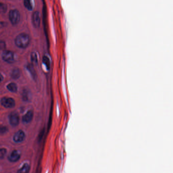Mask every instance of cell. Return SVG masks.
<instances>
[{"label":"cell","instance_id":"cell-17","mask_svg":"<svg viewBox=\"0 0 173 173\" xmlns=\"http://www.w3.org/2000/svg\"><path fill=\"white\" fill-rule=\"evenodd\" d=\"M8 131L7 127L5 126L0 125V135H4Z\"/></svg>","mask_w":173,"mask_h":173},{"label":"cell","instance_id":"cell-19","mask_svg":"<svg viewBox=\"0 0 173 173\" xmlns=\"http://www.w3.org/2000/svg\"><path fill=\"white\" fill-rule=\"evenodd\" d=\"M7 153V150L5 148L0 149V159H2L5 156Z\"/></svg>","mask_w":173,"mask_h":173},{"label":"cell","instance_id":"cell-21","mask_svg":"<svg viewBox=\"0 0 173 173\" xmlns=\"http://www.w3.org/2000/svg\"><path fill=\"white\" fill-rule=\"evenodd\" d=\"M6 43L4 41H0V50H4L6 48Z\"/></svg>","mask_w":173,"mask_h":173},{"label":"cell","instance_id":"cell-9","mask_svg":"<svg viewBox=\"0 0 173 173\" xmlns=\"http://www.w3.org/2000/svg\"><path fill=\"white\" fill-rule=\"evenodd\" d=\"M34 113L32 110L27 111V112L22 117V121L24 123L27 124L30 123L33 119Z\"/></svg>","mask_w":173,"mask_h":173},{"label":"cell","instance_id":"cell-3","mask_svg":"<svg viewBox=\"0 0 173 173\" xmlns=\"http://www.w3.org/2000/svg\"><path fill=\"white\" fill-rule=\"evenodd\" d=\"M1 104L6 108H12L15 106V102L11 98L3 97L1 100Z\"/></svg>","mask_w":173,"mask_h":173},{"label":"cell","instance_id":"cell-13","mask_svg":"<svg viewBox=\"0 0 173 173\" xmlns=\"http://www.w3.org/2000/svg\"><path fill=\"white\" fill-rule=\"evenodd\" d=\"M30 93L29 92V91L25 90L22 93V97L25 101H27V100H29V98L30 97Z\"/></svg>","mask_w":173,"mask_h":173},{"label":"cell","instance_id":"cell-22","mask_svg":"<svg viewBox=\"0 0 173 173\" xmlns=\"http://www.w3.org/2000/svg\"><path fill=\"white\" fill-rule=\"evenodd\" d=\"M3 79H4V77L3 75H2L1 74H0V83L3 81Z\"/></svg>","mask_w":173,"mask_h":173},{"label":"cell","instance_id":"cell-15","mask_svg":"<svg viewBox=\"0 0 173 173\" xmlns=\"http://www.w3.org/2000/svg\"><path fill=\"white\" fill-rule=\"evenodd\" d=\"M7 10V6L6 4L3 3H0V13H4Z\"/></svg>","mask_w":173,"mask_h":173},{"label":"cell","instance_id":"cell-20","mask_svg":"<svg viewBox=\"0 0 173 173\" xmlns=\"http://www.w3.org/2000/svg\"><path fill=\"white\" fill-rule=\"evenodd\" d=\"M44 64L46 65L47 69H49L50 68V62H49V59L47 56H44L43 58Z\"/></svg>","mask_w":173,"mask_h":173},{"label":"cell","instance_id":"cell-5","mask_svg":"<svg viewBox=\"0 0 173 173\" xmlns=\"http://www.w3.org/2000/svg\"><path fill=\"white\" fill-rule=\"evenodd\" d=\"M9 123L12 127H16L19 123V117L18 113L12 112L9 116Z\"/></svg>","mask_w":173,"mask_h":173},{"label":"cell","instance_id":"cell-4","mask_svg":"<svg viewBox=\"0 0 173 173\" xmlns=\"http://www.w3.org/2000/svg\"><path fill=\"white\" fill-rule=\"evenodd\" d=\"M2 58L3 61L8 63H13L14 61V54L11 51H4L2 54Z\"/></svg>","mask_w":173,"mask_h":173},{"label":"cell","instance_id":"cell-16","mask_svg":"<svg viewBox=\"0 0 173 173\" xmlns=\"http://www.w3.org/2000/svg\"><path fill=\"white\" fill-rule=\"evenodd\" d=\"M27 69L28 71L30 73V74L32 75V76L35 77V75H36V73H35V70H34V68L32 65H27Z\"/></svg>","mask_w":173,"mask_h":173},{"label":"cell","instance_id":"cell-18","mask_svg":"<svg viewBox=\"0 0 173 173\" xmlns=\"http://www.w3.org/2000/svg\"><path fill=\"white\" fill-rule=\"evenodd\" d=\"M31 60H32V62L34 63V64H37V55L35 53V52H33L32 55H31Z\"/></svg>","mask_w":173,"mask_h":173},{"label":"cell","instance_id":"cell-7","mask_svg":"<svg viewBox=\"0 0 173 173\" xmlns=\"http://www.w3.org/2000/svg\"><path fill=\"white\" fill-rule=\"evenodd\" d=\"M20 159V153L18 150H13L12 151L11 153H10L8 157V159L11 162H18Z\"/></svg>","mask_w":173,"mask_h":173},{"label":"cell","instance_id":"cell-12","mask_svg":"<svg viewBox=\"0 0 173 173\" xmlns=\"http://www.w3.org/2000/svg\"><path fill=\"white\" fill-rule=\"evenodd\" d=\"M8 90L12 92H16L18 91V86L14 83H10L7 86Z\"/></svg>","mask_w":173,"mask_h":173},{"label":"cell","instance_id":"cell-1","mask_svg":"<svg viewBox=\"0 0 173 173\" xmlns=\"http://www.w3.org/2000/svg\"><path fill=\"white\" fill-rule=\"evenodd\" d=\"M30 39L29 35L26 33H21L16 37L15 43L20 48H26L29 46Z\"/></svg>","mask_w":173,"mask_h":173},{"label":"cell","instance_id":"cell-11","mask_svg":"<svg viewBox=\"0 0 173 173\" xmlns=\"http://www.w3.org/2000/svg\"><path fill=\"white\" fill-rule=\"evenodd\" d=\"M30 171V166L27 163H25L19 169L17 173H29Z\"/></svg>","mask_w":173,"mask_h":173},{"label":"cell","instance_id":"cell-10","mask_svg":"<svg viewBox=\"0 0 173 173\" xmlns=\"http://www.w3.org/2000/svg\"><path fill=\"white\" fill-rule=\"evenodd\" d=\"M21 73L18 69H14L12 70V71L11 72V78L14 79H18L20 77Z\"/></svg>","mask_w":173,"mask_h":173},{"label":"cell","instance_id":"cell-8","mask_svg":"<svg viewBox=\"0 0 173 173\" xmlns=\"http://www.w3.org/2000/svg\"><path fill=\"white\" fill-rule=\"evenodd\" d=\"M40 16L39 12H35L32 15V22L34 26L36 27H39L40 25Z\"/></svg>","mask_w":173,"mask_h":173},{"label":"cell","instance_id":"cell-6","mask_svg":"<svg viewBox=\"0 0 173 173\" xmlns=\"http://www.w3.org/2000/svg\"><path fill=\"white\" fill-rule=\"evenodd\" d=\"M26 135L24 132L22 130L17 131L13 136V141L16 143H21L25 140Z\"/></svg>","mask_w":173,"mask_h":173},{"label":"cell","instance_id":"cell-14","mask_svg":"<svg viewBox=\"0 0 173 173\" xmlns=\"http://www.w3.org/2000/svg\"><path fill=\"white\" fill-rule=\"evenodd\" d=\"M24 5H25V7L29 10L31 11L33 9V6L32 5V2L30 1H27V0L25 1H24Z\"/></svg>","mask_w":173,"mask_h":173},{"label":"cell","instance_id":"cell-2","mask_svg":"<svg viewBox=\"0 0 173 173\" xmlns=\"http://www.w3.org/2000/svg\"><path fill=\"white\" fill-rule=\"evenodd\" d=\"M9 18L10 22L12 25H17L20 21V13L16 9L10 10L9 12Z\"/></svg>","mask_w":173,"mask_h":173}]
</instances>
